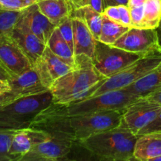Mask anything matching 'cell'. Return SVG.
<instances>
[{
	"label": "cell",
	"mask_w": 161,
	"mask_h": 161,
	"mask_svg": "<svg viewBox=\"0 0 161 161\" xmlns=\"http://www.w3.org/2000/svg\"><path fill=\"white\" fill-rule=\"evenodd\" d=\"M104 79L91 58L86 55H77L75 65L57 80L49 91L53 95V102L69 105L83 99L91 88Z\"/></svg>",
	"instance_id": "1"
},
{
	"label": "cell",
	"mask_w": 161,
	"mask_h": 161,
	"mask_svg": "<svg viewBox=\"0 0 161 161\" xmlns=\"http://www.w3.org/2000/svg\"><path fill=\"white\" fill-rule=\"evenodd\" d=\"M138 135H135L123 122L119 127L105 130L77 142V144L100 160L130 161Z\"/></svg>",
	"instance_id": "2"
},
{
	"label": "cell",
	"mask_w": 161,
	"mask_h": 161,
	"mask_svg": "<svg viewBox=\"0 0 161 161\" xmlns=\"http://www.w3.org/2000/svg\"><path fill=\"white\" fill-rule=\"evenodd\" d=\"M52 103L53 95L50 91L18 97L0 110V128L13 130L28 128L37 115Z\"/></svg>",
	"instance_id": "3"
},
{
	"label": "cell",
	"mask_w": 161,
	"mask_h": 161,
	"mask_svg": "<svg viewBox=\"0 0 161 161\" xmlns=\"http://www.w3.org/2000/svg\"><path fill=\"white\" fill-rule=\"evenodd\" d=\"M161 63V50L146 55L91 88L83 99L95 97L109 91L125 89ZM82 100V99H81Z\"/></svg>",
	"instance_id": "4"
},
{
	"label": "cell",
	"mask_w": 161,
	"mask_h": 161,
	"mask_svg": "<svg viewBox=\"0 0 161 161\" xmlns=\"http://www.w3.org/2000/svg\"><path fill=\"white\" fill-rule=\"evenodd\" d=\"M138 98L139 97L126 89L116 90L72 102L68 105V108L70 116H80L110 110H124Z\"/></svg>",
	"instance_id": "5"
},
{
	"label": "cell",
	"mask_w": 161,
	"mask_h": 161,
	"mask_svg": "<svg viewBox=\"0 0 161 161\" xmlns=\"http://www.w3.org/2000/svg\"><path fill=\"white\" fill-rule=\"evenodd\" d=\"M30 128L45 131L51 138L69 139L76 142L71 124L68 105L53 103L37 115Z\"/></svg>",
	"instance_id": "6"
},
{
	"label": "cell",
	"mask_w": 161,
	"mask_h": 161,
	"mask_svg": "<svg viewBox=\"0 0 161 161\" xmlns=\"http://www.w3.org/2000/svg\"><path fill=\"white\" fill-rule=\"evenodd\" d=\"M124 110H110L91 114L71 116V124L77 142L111 130L122 124Z\"/></svg>",
	"instance_id": "7"
},
{
	"label": "cell",
	"mask_w": 161,
	"mask_h": 161,
	"mask_svg": "<svg viewBox=\"0 0 161 161\" xmlns=\"http://www.w3.org/2000/svg\"><path fill=\"white\" fill-rule=\"evenodd\" d=\"M140 58L142 56L136 53L126 51L113 45H107L97 40L92 61L96 69L105 78H108Z\"/></svg>",
	"instance_id": "8"
},
{
	"label": "cell",
	"mask_w": 161,
	"mask_h": 161,
	"mask_svg": "<svg viewBox=\"0 0 161 161\" xmlns=\"http://www.w3.org/2000/svg\"><path fill=\"white\" fill-rule=\"evenodd\" d=\"M113 46L143 57L161 50L157 29L130 27Z\"/></svg>",
	"instance_id": "9"
},
{
	"label": "cell",
	"mask_w": 161,
	"mask_h": 161,
	"mask_svg": "<svg viewBox=\"0 0 161 161\" xmlns=\"http://www.w3.org/2000/svg\"><path fill=\"white\" fill-rule=\"evenodd\" d=\"M0 63L12 77L33 66L11 32L0 35Z\"/></svg>",
	"instance_id": "10"
},
{
	"label": "cell",
	"mask_w": 161,
	"mask_h": 161,
	"mask_svg": "<svg viewBox=\"0 0 161 161\" xmlns=\"http://www.w3.org/2000/svg\"><path fill=\"white\" fill-rule=\"evenodd\" d=\"M161 111V105L142 97L124 110V121L135 135L152 123Z\"/></svg>",
	"instance_id": "11"
},
{
	"label": "cell",
	"mask_w": 161,
	"mask_h": 161,
	"mask_svg": "<svg viewBox=\"0 0 161 161\" xmlns=\"http://www.w3.org/2000/svg\"><path fill=\"white\" fill-rule=\"evenodd\" d=\"M73 67L56 56L47 46L40 58L33 64L41 82L48 90L57 80L68 73Z\"/></svg>",
	"instance_id": "12"
},
{
	"label": "cell",
	"mask_w": 161,
	"mask_h": 161,
	"mask_svg": "<svg viewBox=\"0 0 161 161\" xmlns=\"http://www.w3.org/2000/svg\"><path fill=\"white\" fill-rule=\"evenodd\" d=\"M75 142L51 138L35 146L20 161H57L64 160L72 149Z\"/></svg>",
	"instance_id": "13"
},
{
	"label": "cell",
	"mask_w": 161,
	"mask_h": 161,
	"mask_svg": "<svg viewBox=\"0 0 161 161\" xmlns=\"http://www.w3.org/2000/svg\"><path fill=\"white\" fill-rule=\"evenodd\" d=\"M50 136L45 131L33 128L17 130L11 142L9 155L11 161H20L35 146L47 141Z\"/></svg>",
	"instance_id": "14"
},
{
	"label": "cell",
	"mask_w": 161,
	"mask_h": 161,
	"mask_svg": "<svg viewBox=\"0 0 161 161\" xmlns=\"http://www.w3.org/2000/svg\"><path fill=\"white\" fill-rule=\"evenodd\" d=\"M19 23L23 25L47 45L52 33L57 28L39 10L37 3L31 5L23 10Z\"/></svg>",
	"instance_id": "15"
},
{
	"label": "cell",
	"mask_w": 161,
	"mask_h": 161,
	"mask_svg": "<svg viewBox=\"0 0 161 161\" xmlns=\"http://www.w3.org/2000/svg\"><path fill=\"white\" fill-rule=\"evenodd\" d=\"M11 34L33 65L43 53L47 44L44 43L36 35L19 22H17Z\"/></svg>",
	"instance_id": "16"
},
{
	"label": "cell",
	"mask_w": 161,
	"mask_h": 161,
	"mask_svg": "<svg viewBox=\"0 0 161 161\" xmlns=\"http://www.w3.org/2000/svg\"><path fill=\"white\" fill-rule=\"evenodd\" d=\"M8 83L10 91L20 97L49 91L43 86L33 66L23 73L12 77Z\"/></svg>",
	"instance_id": "17"
},
{
	"label": "cell",
	"mask_w": 161,
	"mask_h": 161,
	"mask_svg": "<svg viewBox=\"0 0 161 161\" xmlns=\"http://www.w3.org/2000/svg\"><path fill=\"white\" fill-rule=\"evenodd\" d=\"M72 20L75 56L83 54L92 59L97 40L83 20L75 17Z\"/></svg>",
	"instance_id": "18"
},
{
	"label": "cell",
	"mask_w": 161,
	"mask_h": 161,
	"mask_svg": "<svg viewBox=\"0 0 161 161\" xmlns=\"http://www.w3.org/2000/svg\"><path fill=\"white\" fill-rule=\"evenodd\" d=\"M161 157V131L138 135L134 159L140 161H153Z\"/></svg>",
	"instance_id": "19"
},
{
	"label": "cell",
	"mask_w": 161,
	"mask_h": 161,
	"mask_svg": "<svg viewBox=\"0 0 161 161\" xmlns=\"http://www.w3.org/2000/svg\"><path fill=\"white\" fill-rule=\"evenodd\" d=\"M39 9L52 24L58 26L73 11L70 0H38Z\"/></svg>",
	"instance_id": "20"
},
{
	"label": "cell",
	"mask_w": 161,
	"mask_h": 161,
	"mask_svg": "<svg viewBox=\"0 0 161 161\" xmlns=\"http://www.w3.org/2000/svg\"><path fill=\"white\" fill-rule=\"evenodd\" d=\"M161 88V63L146 75L125 88L138 97H146Z\"/></svg>",
	"instance_id": "21"
},
{
	"label": "cell",
	"mask_w": 161,
	"mask_h": 161,
	"mask_svg": "<svg viewBox=\"0 0 161 161\" xmlns=\"http://www.w3.org/2000/svg\"><path fill=\"white\" fill-rule=\"evenodd\" d=\"M47 46L56 56L64 62L72 66L75 65V53L62 37L58 27L52 33Z\"/></svg>",
	"instance_id": "22"
},
{
	"label": "cell",
	"mask_w": 161,
	"mask_h": 161,
	"mask_svg": "<svg viewBox=\"0 0 161 161\" xmlns=\"http://www.w3.org/2000/svg\"><path fill=\"white\" fill-rule=\"evenodd\" d=\"M72 17H77L84 22L87 28L91 30L96 39H98L102 27V14L96 10L92 6H83V7L74 9Z\"/></svg>",
	"instance_id": "23"
},
{
	"label": "cell",
	"mask_w": 161,
	"mask_h": 161,
	"mask_svg": "<svg viewBox=\"0 0 161 161\" xmlns=\"http://www.w3.org/2000/svg\"><path fill=\"white\" fill-rule=\"evenodd\" d=\"M129 28V27L116 23L102 14V27L97 40L107 45H113Z\"/></svg>",
	"instance_id": "24"
},
{
	"label": "cell",
	"mask_w": 161,
	"mask_h": 161,
	"mask_svg": "<svg viewBox=\"0 0 161 161\" xmlns=\"http://www.w3.org/2000/svg\"><path fill=\"white\" fill-rule=\"evenodd\" d=\"M161 22V0H146L142 28L157 29Z\"/></svg>",
	"instance_id": "25"
},
{
	"label": "cell",
	"mask_w": 161,
	"mask_h": 161,
	"mask_svg": "<svg viewBox=\"0 0 161 161\" xmlns=\"http://www.w3.org/2000/svg\"><path fill=\"white\" fill-rule=\"evenodd\" d=\"M23 11L0 9V35L12 32L20 20Z\"/></svg>",
	"instance_id": "26"
},
{
	"label": "cell",
	"mask_w": 161,
	"mask_h": 161,
	"mask_svg": "<svg viewBox=\"0 0 161 161\" xmlns=\"http://www.w3.org/2000/svg\"><path fill=\"white\" fill-rule=\"evenodd\" d=\"M17 130L0 128V161H11L9 149Z\"/></svg>",
	"instance_id": "27"
},
{
	"label": "cell",
	"mask_w": 161,
	"mask_h": 161,
	"mask_svg": "<svg viewBox=\"0 0 161 161\" xmlns=\"http://www.w3.org/2000/svg\"><path fill=\"white\" fill-rule=\"evenodd\" d=\"M38 0H0V9L9 11H23Z\"/></svg>",
	"instance_id": "28"
},
{
	"label": "cell",
	"mask_w": 161,
	"mask_h": 161,
	"mask_svg": "<svg viewBox=\"0 0 161 161\" xmlns=\"http://www.w3.org/2000/svg\"><path fill=\"white\" fill-rule=\"evenodd\" d=\"M61 32V36L64 40L67 42L69 47L74 52V39H73V27H72V16L66 18L64 21L61 22L58 26H57Z\"/></svg>",
	"instance_id": "29"
},
{
	"label": "cell",
	"mask_w": 161,
	"mask_h": 161,
	"mask_svg": "<svg viewBox=\"0 0 161 161\" xmlns=\"http://www.w3.org/2000/svg\"><path fill=\"white\" fill-rule=\"evenodd\" d=\"M144 4L134 6L130 8V18H131V27L137 28H142L143 19H144Z\"/></svg>",
	"instance_id": "30"
},
{
	"label": "cell",
	"mask_w": 161,
	"mask_h": 161,
	"mask_svg": "<svg viewBox=\"0 0 161 161\" xmlns=\"http://www.w3.org/2000/svg\"><path fill=\"white\" fill-rule=\"evenodd\" d=\"M70 2L73 9L90 6L100 13H102L104 10L102 0H70Z\"/></svg>",
	"instance_id": "31"
},
{
	"label": "cell",
	"mask_w": 161,
	"mask_h": 161,
	"mask_svg": "<svg viewBox=\"0 0 161 161\" xmlns=\"http://www.w3.org/2000/svg\"><path fill=\"white\" fill-rule=\"evenodd\" d=\"M102 14L110 20L120 24V12H119V6H108L105 8Z\"/></svg>",
	"instance_id": "32"
},
{
	"label": "cell",
	"mask_w": 161,
	"mask_h": 161,
	"mask_svg": "<svg viewBox=\"0 0 161 161\" xmlns=\"http://www.w3.org/2000/svg\"><path fill=\"white\" fill-rule=\"evenodd\" d=\"M155 131H161V111L157 115L156 119L152 123H150L149 125L146 126L145 128H143L138 135Z\"/></svg>",
	"instance_id": "33"
},
{
	"label": "cell",
	"mask_w": 161,
	"mask_h": 161,
	"mask_svg": "<svg viewBox=\"0 0 161 161\" xmlns=\"http://www.w3.org/2000/svg\"><path fill=\"white\" fill-rule=\"evenodd\" d=\"M119 12H120V24L124 26L131 27V18H130V8L128 6L120 5L119 6Z\"/></svg>",
	"instance_id": "34"
},
{
	"label": "cell",
	"mask_w": 161,
	"mask_h": 161,
	"mask_svg": "<svg viewBox=\"0 0 161 161\" xmlns=\"http://www.w3.org/2000/svg\"><path fill=\"white\" fill-rule=\"evenodd\" d=\"M18 97H18L17 94L13 93L11 91L0 93V110H1L5 105L10 103L11 102H13V101L15 100V99L18 98Z\"/></svg>",
	"instance_id": "35"
},
{
	"label": "cell",
	"mask_w": 161,
	"mask_h": 161,
	"mask_svg": "<svg viewBox=\"0 0 161 161\" xmlns=\"http://www.w3.org/2000/svg\"><path fill=\"white\" fill-rule=\"evenodd\" d=\"M128 2L129 0H102L104 9L113 6H120V5L128 6Z\"/></svg>",
	"instance_id": "36"
},
{
	"label": "cell",
	"mask_w": 161,
	"mask_h": 161,
	"mask_svg": "<svg viewBox=\"0 0 161 161\" xmlns=\"http://www.w3.org/2000/svg\"><path fill=\"white\" fill-rule=\"evenodd\" d=\"M146 97H147L149 100L153 101V102H157V103H158L159 105H161V88L157 90V91H156L155 92L146 96Z\"/></svg>",
	"instance_id": "37"
},
{
	"label": "cell",
	"mask_w": 161,
	"mask_h": 161,
	"mask_svg": "<svg viewBox=\"0 0 161 161\" xmlns=\"http://www.w3.org/2000/svg\"><path fill=\"white\" fill-rule=\"evenodd\" d=\"M11 78H12V76L10 75V74L7 72V70L0 63V80L8 83Z\"/></svg>",
	"instance_id": "38"
},
{
	"label": "cell",
	"mask_w": 161,
	"mask_h": 161,
	"mask_svg": "<svg viewBox=\"0 0 161 161\" xmlns=\"http://www.w3.org/2000/svg\"><path fill=\"white\" fill-rule=\"evenodd\" d=\"M146 0H129L128 2V7L131 8L134 6H139V5L144 4Z\"/></svg>",
	"instance_id": "39"
},
{
	"label": "cell",
	"mask_w": 161,
	"mask_h": 161,
	"mask_svg": "<svg viewBox=\"0 0 161 161\" xmlns=\"http://www.w3.org/2000/svg\"><path fill=\"white\" fill-rule=\"evenodd\" d=\"M8 91H10V86H9V83L0 80V93L6 92Z\"/></svg>",
	"instance_id": "40"
},
{
	"label": "cell",
	"mask_w": 161,
	"mask_h": 161,
	"mask_svg": "<svg viewBox=\"0 0 161 161\" xmlns=\"http://www.w3.org/2000/svg\"><path fill=\"white\" fill-rule=\"evenodd\" d=\"M157 31H158L159 39H160V45H161V22H160V26H159L158 28H157Z\"/></svg>",
	"instance_id": "41"
},
{
	"label": "cell",
	"mask_w": 161,
	"mask_h": 161,
	"mask_svg": "<svg viewBox=\"0 0 161 161\" xmlns=\"http://www.w3.org/2000/svg\"><path fill=\"white\" fill-rule=\"evenodd\" d=\"M153 161H161V157H157V158H155V159H154Z\"/></svg>",
	"instance_id": "42"
}]
</instances>
